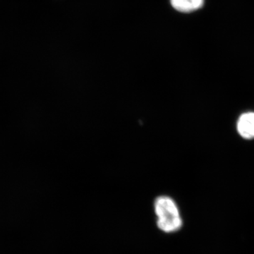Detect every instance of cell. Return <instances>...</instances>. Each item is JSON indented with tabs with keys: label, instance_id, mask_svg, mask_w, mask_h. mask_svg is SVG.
<instances>
[{
	"label": "cell",
	"instance_id": "cell-1",
	"mask_svg": "<svg viewBox=\"0 0 254 254\" xmlns=\"http://www.w3.org/2000/svg\"><path fill=\"white\" fill-rule=\"evenodd\" d=\"M156 216V225L160 231L171 234L180 231L183 226L181 212L172 197L162 195L157 197L153 203Z\"/></svg>",
	"mask_w": 254,
	"mask_h": 254
},
{
	"label": "cell",
	"instance_id": "cell-2",
	"mask_svg": "<svg viewBox=\"0 0 254 254\" xmlns=\"http://www.w3.org/2000/svg\"><path fill=\"white\" fill-rule=\"evenodd\" d=\"M237 130L243 138H254V113L244 114L239 119Z\"/></svg>",
	"mask_w": 254,
	"mask_h": 254
},
{
	"label": "cell",
	"instance_id": "cell-3",
	"mask_svg": "<svg viewBox=\"0 0 254 254\" xmlns=\"http://www.w3.org/2000/svg\"><path fill=\"white\" fill-rule=\"evenodd\" d=\"M174 9L180 12L190 13L200 9L204 0H170Z\"/></svg>",
	"mask_w": 254,
	"mask_h": 254
}]
</instances>
